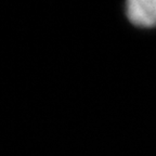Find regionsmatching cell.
Wrapping results in <instances>:
<instances>
[{
    "label": "cell",
    "instance_id": "1",
    "mask_svg": "<svg viewBox=\"0 0 156 156\" xmlns=\"http://www.w3.org/2000/svg\"><path fill=\"white\" fill-rule=\"evenodd\" d=\"M125 11L128 20L136 26H156V0H129Z\"/></svg>",
    "mask_w": 156,
    "mask_h": 156
}]
</instances>
